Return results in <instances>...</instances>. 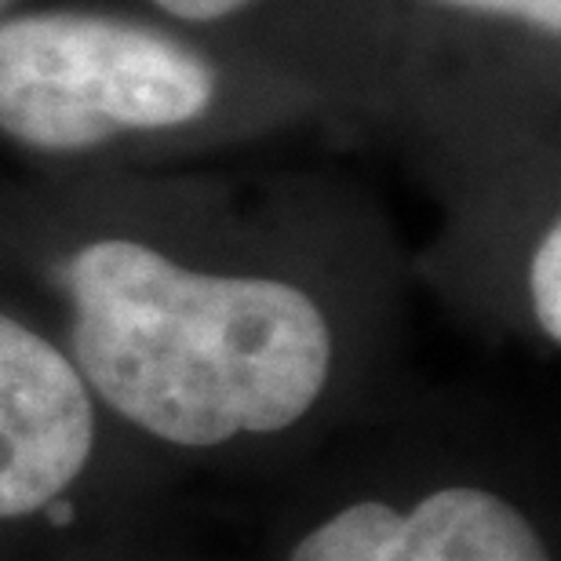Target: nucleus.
I'll use <instances>...</instances> for the list:
<instances>
[{"mask_svg":"<svg viewBox=\"0 0 561 561\" xmlns=\"http://www.w3.org/2000/svg\"><path fill=\"white\" fill-rule=\"evenodd\" d=\"M164 11H172L175 19H186V22H211V19H222L230 11H238L252 0H157Z\"/></svg>","mask_w":561,"mask_h":561,"instance_id":"obj_7","label":"nucleus"},{"mask_svg":"<svg viewBox=\"0 0 561 561\" xmlns=\"http://www.w3.org/2000/svg\"><path fill=\"white\" fill-rule=\"evenodd\" d=\"M533 307L540 329L561 340V230L551 227L533 260Z\"/></svg>","mask_w":561,"mask_h":561,"instance_id":"obj_5","label":"nucleus"},{"mask_svg":"<svg viewBox=\"0 0 561 561\" xmlns=\"http://www.w3.org/2000/svg\"><path fill=\"white\" fill-rule=\"evenodd\" d=\"M211 70L161 33L95 15L0 22V128L33 150H88L194 121Z\"/></svg>","mask_w":561,"mask_h":561,"instance_id":"obj_2","label":"nucleus"},{"mask_svg":"<svg viewBox=\"0 0 561 561\" xmlns=\"http://www.w3.org/2000/svg\"><path fill=\"white\" fill-rule=\"evenodd\" d=\"M70 296L77 373L161 442L208 448L277 434L329 379V324L285 280L194 274L110 238L73 255Z\"/></svg>","mask_w":561,"mask_h":561,"instance_id":"obj_1","label":"nucleus"},{"mask_svg":"<svg viewBox=\"0 0 561 561\" xmlns=\"http://www.w3.org/2000/svg\"><path fill=\"white\" fill-rule=\"evenodd\" d=\"M95 409L77 365L0 313V518H26L84 474Z\"/></svg>","mask_w":561,"mask_h":561,"instance_id":"obj_3","label":"nucleus"},{"mask_svg":"<svg viewBox=\"0 0 561 561\" xmlns=\"http://www.w3.org/2000/svg\"><path fill=\"white\" fill-rule=\"evenodd\" d=\"M288 561H551L511 500L453 485L412 511L365 500L318 525Z\"/></svg>","mask_w":561,"mask_h":561,"instance_id":"obj_4","label":"nucleus"},{"mask_svg":"<svg viewBox=\"0 0 561 561\" xmlns=\"http://www.w3.org/2000/svg\"><path fill=\"white\" fill-rule=\"evenodd\" d=\"M445 4L478 8V11H500V15L525 19L547 33H558L561 26V0H445Z\"/></svg>","mask_w":561,"mask_h":561,"instance_id":"obj_6","label":"nucleus"}]
</instances>
